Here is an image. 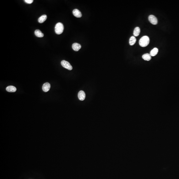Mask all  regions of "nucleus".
<instances>
[{"mask_svg": "<svg viewBox=\"0 0 179 179\" xmlns=\"http://www.w3.org/2000/svg\"><path fill=\"white\" fill-rule=\"evenodd\" d=\"M96 39L92 34H87L84 36L82 41V47L85 51H91L95 47Z\"/></svg>", "mask_w": 179, "mask_h": 179, "instance_id": "obj_1", "label": "nucleus"}, {"mask_svg": "<svg viewBox=\"0 0 179 179\" xmlns=\"http://www.w3.org/2000/svg\"><path fill=\"white\" fill-rule=\"evenodd\" d=\"M92 97L95 101L102 104L103 105H108L109 103L108 99L106 98L103 93L97 90H95L92 92Z\"/></svg>", "mask_w": 179, "mask_h": 179, "instance_id": "obj_2", "label": "nucleus"}, {"mask_svg": "<svg viewBox=\"0 0 179 179\" xmlns=\"http://www.w3.org/2000/svg\"><path fill=\"white\" fill-rule=\"evenodd\" d=\"M128 145V142L127 138L124 136H120L117 140V146L119 150H126Z\"/></svg>", "mask_w": 179, "mask_h": 179, "instance_id": "obj_3", "label": "nucleus"}, {"mask_svg": "<svg viewBox=\"0 0 179 179\" xmlns=\"http://www.w3.org/2000/svg\"><path fill=\"white\" fill-rule=\"evenodd\" d=\"M75 131L76 128L74 124H68L64 128L63 134L66 137L70 138L74 136Z\"/></svg>", "mask_w": 179, "mask_h": 179, "instance_id": "obj_4", "label": "nucleus"}, {"mask_svg": "<svg viewBox=\"0 0 179 179\" xmlns=\"http://www.w3.org/2000/svg\"><path fill=\"white\" fill-rule=\"evenodd\" d=\"M109 20L113 25L115 26H122L123 21L122 18L117 14H112L109 16Z\"/></svg>", "mask_w": 179, "mask_h": 179, "instance_id": "obj_5", "label": "nucleus"}, {"mask_svg": "<svg viewBox=\"0 0 179 179\" xmlns=\"http://www.w3.org/2000/svg\"><path fill=\"white\" fill-rule=\"evenodd\" d=\"M122 68L119 66V65H115V64L110 65L108 68L109 73L110 74V75L114 77L119 75V74L122 72Z\"/></svg>", "mask_w": 179, "mask_h": 179, "instance_id": "obj_6", "label": "nucleus"}, {"mask_svg": "<svg viewBox=\"0 0 179 179\" xmlns=\"http://www.w3.org/2000/svg\"><path fill=\"white\" fill-rule=\"evenodd\" d=\"M9 135L14 138H21L25 136V132L21 129L15 128L10 130L9 132Z\"/></svg>", "mask_w": 179, "mask_h": 179, "instance_id": "obj_7", "label": "nucleus"}, {"mask_svg": "<svg viewBox=\"0 0 179 179\" xmlns=\"http://www.w3.org/2000/svg\"><path fill=\"white\" fill-rule=\"evenodd\" d=\"M52 51L55 55L59 56H63L66 54V51L59 44H54L53 45Z\"/></svg>", "mask_w": 179, "mask_h": 179, "instance_id": "obj_8", "label": "nucleus"}, {"mask_svg": "<svg viewBox=\"0 0 179 179\" xmlns=\"http://www.w3.org/2000/svg\"><path fill=\"white\" fill-rule=\"evenodd\" d=\"M70 28V24L69 22H65L62 24L58 28V34L60 35H63L69 30Z\"/></svg>", "mask_w": 179, "mask_h": 179, "instance_id": "obj_9", "label": "nucleus"}, {"mask_svg": "<svg viewBox=\"0 0 179 179\" xmlns=\"http://www.w3.org/2000/svg\"><path fill=\"white\" fill-rule=\"evenodd\" d=\"M37 2L38 4L43 6H46L50 3L49 0H38Z\"/></svg>", "mask_w": 179, "mask_h": 179, "instance_id": "obj_10", "label": "nucleus"}]
</instances>
